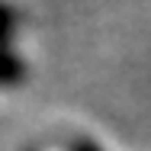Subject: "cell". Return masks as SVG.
Segmentation results:
<instances>
[{
  "label": "cell",
  "mask_w": 151,
  "mask_h": 151,
  "mask_svg": "<svg viewBox=\"0 0 151 151\" xmlns=\"http://www.w3.org/2000/svg\"><path fill=\"white\" fill-rule=\"evenodd\" d=\"M23 26V10L13 0H0V90H16L29 77V64L16 48V35Z\"/></svg>",
  "instance_id": "6da1fadb"
},
{
  "label": "cell",
  "mask_w": 151,
  "mask_h": 151,
  "mask_svg": "<svg viewBox=\"0 0 151 151\" xmlns=\"http://www.w3.org/2000/svg\"><path fill=\"white\" fill-rule=\"evenodd\" d=\"M68 151H103V145L96 138H87V135H77L68 142Z\"/></svg>",
  "instance_id": "7a4b0ae2"
}]
</instances>
